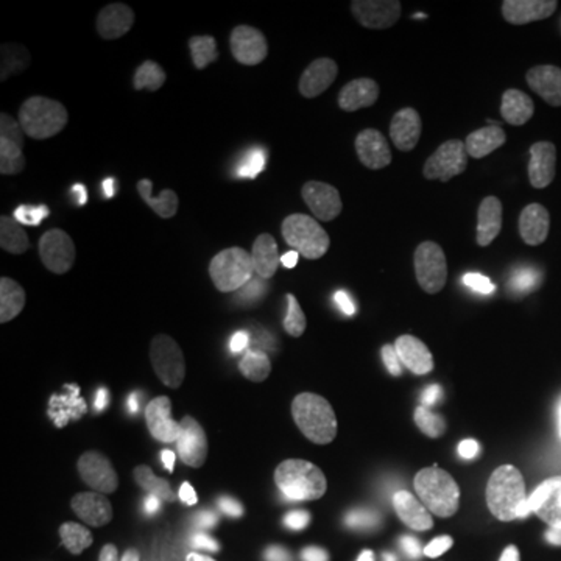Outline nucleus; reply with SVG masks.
<instances>
[{
  "label": "nucleus",
  "instance_id": "nucleus-24",
  "mask_svg": "<svg viewBox=\"0 0 561 561\" xmlns=\"http://www.w3.org/2000/svg\"><path fill=\"white\" fill-rule=\"evenodd\" d=\"M388 561H416V559H413V553L409 551H396Z\"/></svg>",
  "mask_w": 561,
  "mask_h": 561
},
{
  "label": "nucleus",
  "instance_id": "nucleus-1",
  "mask_svg": "<svg viewBox=\"0 0 561 561\" xmlns=\"http://www.w3.org/2000/svg\"><path fill=\"white\" fill-rule=\"evenodd\" d=\"M32 206L53 231H81L102 221L115 201L104 172L79 161L58 159L45 164L32 180Z\"/></svg>",
  "mask_w": 561,
  "mask_h": 561
},
{
  "label": "nucleus",
  "instance_id": "nucleus-20",
  "mask_svg": "<svg viewBox=\"0 0 561 561\" xmlns=\"http://www.w3.org/2000/svg\"><path fill=\"white\" fill-rule=\"evenodd\" d=\"M442 486V476L434 466H419L416 471L405 476L398 486V496L405 502H426L432 494H437Z\"/></svg>",
  "mask_w": 561,
  "mask_h": 561
},
{
  "label": "nucleus",
  "instance_id": "nucleus-8",
  "mask_svg": "<svg viewBox=\"0 0 561 561\" xmlns=\"http://www.w3.org/2000/svg\"><path fill=\"white\" fill-rule=\"evenodd\" d=\"M561 130V104L551 96H530L510 112L500 130V153L510 164L538 157Z\"/></svg>",
  "mask_w": 561,
  "mask_h": 561
},
{
  "label": "nucleus",
  "instance_id": "nucleus-22",
  "mask_svg": "<svg viewBox=\"0 0 561 561\" xmlns=\"http://www.w3.org/2000/svg\"><path fill=\"white\" fill-rule=\"evenodd\" d=\"M496 430H500V421L496 419H479L471 430H468V439H471L476 447H489L491 442L496 439Z\"/></svg>",
  "mask_w": 561,
  "mask_h": 561
},
{
  "label": "nucleus",
  "instance_id": "nucleus-21",
  "mask_svg": "<svg viewBox=\"0 0 561 561\" xmlns=\"http://www.w3.org/2000/svg\"><path fill=\"white\" fill-rule=\"evenodd\" d=\"M117 320H121V325L128 331V339L133 343H140L146 335V320H144V312L138 310V307H123L121 314H117Z\"/></svg>",
  "mask_w": 561,
  "mask_h": 561
},
{
  "label": "nucleus",
  "instance_id": "nucleus-18",
  "mask_svg": "<svg viewBox=\"0 0 561 561\" xmlns=\"http://www.w3.org/2000/svg\"><path fill=\"white\" fill-rule=\"evenodd\" d=\"M510 525L504 520L500 504L486 489L479 491V523L473 530V549L481 559L502 561L510 551Z\"/></svg>",
  "mask_w": 561,
  "mask_h": 561
},
{
  "label": "nucleus",
  "instance_id": "nucleus-15",
  "mask_svg": "<svg viewBox=\"0 0 561 561\" xmlns=\"http://www.w3.org/2000/svg\"><path fill=\"white\" fill-rule=\"evenodd\" d=\"M314 81H318L322 110L331 117H339L351 104L362 102L364 83L362 70L356 60H320L314 66Z\"/></svg>",
  "mask_w": 561,
  "mask_h": 561
},
{
  "label": "nucleus",
  "instance_id": "nucleus-12",
  "mask_svg": "<svg viewBox=\"0 0 561 561\" xmlns=\"http://www.w3.org/2000/svg\"><path fill=\"white\" fill-rule=\"evenodd\" d=\"M42 483L19 462L0 466V538H13L37 520Z\"/></svg>",
  "mask_w": 561,
  "mask_h": 561
},
{
  "label": "nucleus",
  "instance_id": "nucleus-3",
  "mask_svg": "<svg viewBox=\"0 0 561 561\" xmlns=\"http://www.w3.org/2000/svg\"><path fill=\"white\" fill-rule=\"evenodd\" d=\"M468 385L479 409L510 432H533L549 416V392L525 364L510 356H486L476 362Z\"/></svg>",
  "mask_w": 561,
  "mask_h": 561
},
{
  "label": "nucleus",
  "instance_id": "nucleus-16",
  "mask_svg": "<svg viewBox=\"0 0 561 561\" xmlns=\"http://www.w3.org/2000/svg\"><path fill=\"white\" fill-rule=\"evenodd\" d=\"M276 121H273V115L263 107V104L252 100L240 102L229 112L227 123H224V149H248L252 153H257L268 149L271 140L276 138Z\"/></svg>",
  "mask_w": 561,
  "mask_h": 561
},
{
  "label": "nucleus",
  "instance_id": "nucleus-2",
  "mask_svg": "<svg viewBox=\"0 0 561 561\" xmlns=\"http://www.w3.org/2000/svg\"><path fill=\"white\" fill-rule=\"evenodd\" d=\"M424 455L419 421L401 411L377 413L359 424L348 439V460L362 483L385 489L401 483Z\"/></svg>",
  "mask_w": 561,
  "mask_h": 561
},
{
  "label": "nucleus",
  "instance_id": "nucleus-10",
  "mask_svg": "<svg viewBox=\"0 0 561 561\" xmlns=\"http://www.w3.org/2000/svg\"><path fill=\"white\" fill-rule=\"evenodd\" d=\"M419 432L424 453L434 466H450L468 439L462 405L453 390H434L421 405Z\"/></svg>",
  "mask_w": 561,
  "mask_h": 561
},
{
  "label": "nucleus",
  "instance_id": "nucleus-13",
  "mask_svg": "<svg viewBox=\"0 0 561 561\" xmlns=\"http://www.w3.org/2000/svg\"><path fill=\"white\" fill-rule=\"evenodd\" d=\"M0 411L16 424H37L50 413L45 388L24 362H0Z\"/></svg>",
  "mask_w": 561,
  "mask_h": 561
},
{
  "label": "nucleus",
  "instance_id": "nucleus-25",
  "mask_svg": "<svg viewBox=\"0 0 561 561\" xmlns=\"http://www.w3.org/2000/svg\"><path fill=\"white\" fill-rule=\"evenodd\" d=\"M557 504L561 507V486H559V491H557Z\"/></svg>",
  "mask_w": 561,
  "mask_h": 561
},
{
  "label": "nucleus",
  "instance_id": "nucleus-6",
  "mask_svg": "<svg viewBox=\"0 0 561 561\" xmlns=\"http://www.w3.org/2000/svg\"><path fill=\"white\" fill-rule=\"evenodd\" d=\"M382 81L392 102L409 110H426L445 96L447 70L430 47L398 42L385 53Z\"/></svg>",
  "mask_w": 561,
  "mask_h": 561
},
{
  "label": "nucleus",
  "instance_id": "nucleus-4",
  "mask_svg": "<svg viewBox=\"0 0 561 561\" xmlns=\"http://www.w3.org/2000/svg\"><path fill=\"white\" fill-rule=\"evenodd\" d=\"M39 216L16 191H0V289L30 291L42 280Z\"/></svg>",
  "mask_w": 561,
  "mask_h": 561
},
{
  "label": "nucleus",
  "instance_id": "nucleus-11",
  "mask_svg": "<svg viewBox=\"0 0 561 561\" xmlns=\"http://www.w3.org/2000/svg\"><path fill=\"white\" fill-rule=\"evenodd\" d=\"M229 322L234 331L240 333L244 343H250L257 354L268 364H286L297 354V325L286 314H276L268 320V325H255V305L250 299H234L229 301Z\"/></svg>",
  "mask_w": 561,
  "mask_h": 561
},
{
  "label": "nucleus",
  "instance_id": "nucleus-17",
  "mask_svg": "<svg viewBox=\"0 0 561 561\" xmlns=\"http://www.w3.org/2000/svg\"><path fill=\"white\" fill-rule=\"evenodd\" d=\"M445 276V252L434 244L413 250L396 276L398 297L424 299Z\"/></svg>",
  "mask_w": 561,
  "mask_h": 561
},
{
  "label": "nucleus",
  "instance_id": "nucleus-9",
  "mask_svg": "<svg viewBox=\"0 0 561 561\" xmlns=\"http://www.w3.org/2000/svg\"><path fill=\"white\" fill-rule=\"evenodd\" d=\"M502 325L530 367L551 369L561 364V314L557 310L536 301H512Z\"/></svg>",
  "mask_w": 561,
  "mask_h": 561
},
{
  "label": "nucleus",
  "instance_id": "nucleus-23",
  "mask_svg": "<svg viewBox=\"0 0 561 561\" xmlns=\"http://www.w3.org/2000/svg\"><path fill=\"white\" fill-rule=\"evenodd\" d=\"M172 320L178 331H187L193 322V301L187 297H178L172 301Z\"/></svg>",
  "mask_w": 561,
  "mask_h": 561
},
{
  "label": "nucleus",
  "instance_id": "nucleus-7",
  "mask_svg": "<svg viewBox=\"0 0 561 561\" xmlns=\"http://www.w3.org/2000/svg\"><path fill=\"white\" fill-rule=\"evenodd\" d=\"M224 19L208 5H182L161 26L159 45L172 66H198L219 50Z\"/></svg>",
  "mask_w": 561,
  "mask_h": 561
},
{
  "label": "nucleus",
  "instance_id": "nucleus-19",
  "mask_svg": "<svg viewBox=\"0 0 561 561\" xmlns=\"http://www.w3.org/2000/svg\"><path fill=\"white\" fill-rule=\"evenodd\" d=\"M81 356L83 351L76 341H66V343L37 341L24 351V364L34 371V375L62 377L76 362L81 359Z\"/></svg>",
  "mask_w": 561,
  "mask_h": 561
},
{
  "label": "nucleus",
  "instance_id": "nucleus-26",
  "mask_svg": "<svg viewBox=\"0 0 561 561\" xmlns=\"http://www.w3.org/2000/svg\"><path fill=\"white\" fill-rule=\"evenodd\" d=\"M261 561H280V559H273V557H268V559H261Z\"/></svg>",
  "mask_w": 561,
  "mask_h": 561
},
{
  "label": "nucleus",
  "instance_id": "nucleus-5",
  "mask_svg": "<svg viewBox=\"0 0 561 561\" xmlns=\"http://www.w3.org/2000/svg\"><path fill=\"white\" fill-rule=\"evenodd\" d=\"M66 426L76 447L94 458H107L125 437V405L104 382H83L66 398Z\"/></svg>",
  "mask_w": 561,
  "mask_h": 561
},
{
  "label": "nucleus",
  "instance_id": "nucleus-14",
  "mask_svg": "<svg viewBox=\"0 0 561 561\" xmlns=\"http://www.w3.org/2000/svg\"><path fill=\"white\" fill-rule=\"evenodd\" d=\"M0 87H3V96H0V133L3 136H9L21 125L39 121L53 104L47 83L30 70H9Z\"/></svg>",
  "mask_w": 561,
  "mask_h": 561
}]
</instances>
